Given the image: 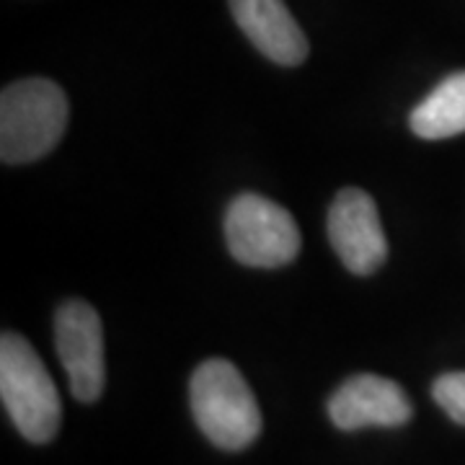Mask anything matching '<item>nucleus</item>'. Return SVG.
<instances>
[{"instance_id":"obj_4","label":"nucleus","mask_w":465,"mask_h":465,"mask_svg":"<svg viewBox=\"0 0 465 465\" xmlns=\"http://www.w3.org/2000/svg\"><path fill=\"white\" fill-rule=\"evenodd\" d=\"M225 243L235 262L253 269H277L295 262L302 238L295 217L282 204L238 194L225 213Z\"/></svg>"},{"instance_id":"obj_5","label":"nucleus","mask_w":465,"mask_h":465,"mask_svg":"<svg viewBox=\"0 0 465 465\" xmlns=\"http://www.w3.org/2000/svg\"><path fill=\"white\" fill-rule=\"evenodd\" d=\"M54 344L73 399L96 403L106 385L104 326L96 308L84 300L63 302L54 316Z\"/></svg>"},{"instance_id":"obj_8","label":"nucleus","mask_w":465,"mask_h":465,"mask_svg":"<svg viewBox=\"0 0 465 465\" xmlns=\"http://www.w3.org/2000/svg\"><path fill=\"white\" fill-rule=\"evenodd\" d=\"M231 11L251 45L272 63L284 67L305 63L311 45L284 0H231Z\"/></svg>"},{"instance_id":"obj_9","label":"nucleus","mask_w":465,"mask_h":465,"mask_svg":"<svg viewBox=\"0 0 465 465\" xmlns=\"http://www.w3.org/2000/svg\"><path fill=\"white\" fill-rule=\"evenodd\" d=\"M411 133L445 140L465 133V70L448 75L409 116Z\"/></svg>"},{"instance_id":"obj_3","label":"nucleus","mask_w":465,"mask_h":465,"mask_svg":"<svg viewBox=\"0 0 465 465\" xmlns=\"http://www.w3.org/2000/svg\"><path fill=\"white\" fill-rule=\"evenodd\" d=\"M0 396L24 440L45 445L63 421V401L36 349L21 333L0 339Z\"/></svg>"},{"instance_id":"obj_10","label":"nucleus","mask_w":465,"mask_h":465,"mask_svg":"<svg viewBox=\"0 0 465 465\" xmlns=\"http://www.w3.org/2000/svg\"><path fill=\"white\" fill-rule=\"evenodd\" d=\"M432 399L455 424L465 427V370L440 375L432 382Z\"/></svg>"},{"instance_id":"obj_2","label":"nucleus","mask_w":465,"mask_h":465,"mask_svg":"<svg viewBox=\"0 0 465 465\" xmlns=\"http://www.w3.org/2000/svg\"><path fill=\"white\" fill-rule=\"evenodd\" d=\"M65 91L47 78L11 84L0 96V158L24 166L57 148L67 130Z\"/></svg>"},{"instance_id":"obj_1","label":"nucleus","mask_w":465,"mask_h":465,"mask_svg":"<svg viewBox=\"0 0 465 465\" xmlns=\"http://www.w3.org/2000/svg\"><path fill=\"white\" fill-rule=\"evenodd\" d=\"M192 414L202 434L220 450L251 448L262 434V409L241 370L228 360H204L189 382Z\"/></svg>"},{"instance_id":"obj_7","label":"nucleus","mask_w":465,"mask_h":465,"mask_svg":"<svg viewBox=\"0 0 465 465\" xmlns=\"http://www.w3.org/2000/svg\"><path fill=\"white\" fill-rule=\"evenodd\" d=\"M329 419L341 432H357L365 427L396 430L411 421L414 406L406 391L391 378L362 372L344 381L326 403Z\"/></svg>"},{"instance_id":"obj_6","label":"nucleus","mask_w":465,"mask_h":465,"mask_svg":"<svg viewBox=\"0 0 465 465\" xmlns=\"http://www.w3.org/2000/svg\"><path fill=\"white\" fill-rule=\"evenodd\" d=\"M329 241L351 274L370 277L388 259V241L375 200L362 189H341L329 210Z\"/></svg>"}]
</instances>
